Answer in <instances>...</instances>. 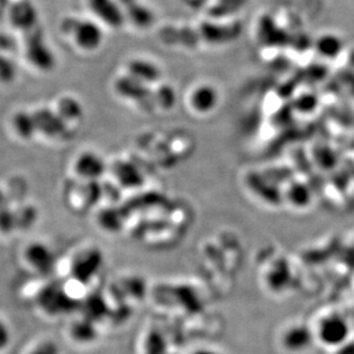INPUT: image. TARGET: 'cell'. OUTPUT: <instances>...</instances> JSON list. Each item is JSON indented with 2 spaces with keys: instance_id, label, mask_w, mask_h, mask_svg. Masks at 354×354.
Listing matches in <instances>:
<instances>
[{
  "instance_id": "obj_1",
  "label": "cell",
  "mask_w": 354,
  "mask_h": 354,
  "mask_svg": "<svg viewBox=\"0 0 354 354\" xmlns=\"http://www.w3.org/2000/svg\"><path fill=\"white\" fill-rule=\"evenodd\" d=\"M66 28L75 43L83 50H97L104 41V31L93 21L71 20Z\"/></svg>"
},
{
  "instance_id": "obj_2",
  "label": "cell",
  "mask_w": 354,
  "mask_h": 354,
  "mask_svg": "<svg viewBox=\"0 0 354 354\" xmlns=\"http://www.w3.org/2000/svg\"><path fill=\"white\" fill-rule=\"evenodd\" d=\"M350 324L341 315H329L321 321L317 327V338L324 345L337 348L344 344L350 336Z\"/></svg>"
},
{
  "instance_id": "obj_3",
  "label": "cell",
  "mask_w": 354,
  "mask_h": 354,
  "mask_svg": "<svg viewBox=\"0 0 354 354\" xmlns=\"http://www.w3.org/2000/svg\"><path fill=\"white\" fill-rule=\"evenodd\" d=\"M94 15L111 28H120L127 20L125 13L118 0H88Z\"/></svg>"
},
{
  "instance_id": "obj_4",
  "label": "cell",
  "mask_w": 354,
  "mask_h": 354,
  "mask_svg": "<svg viewBox=\"0 0 354 354\" xmlns=\"http://www.w3.org/2000/svg\"><path fill=\"white\" fill-rule=\"evenodd\" d=\"M24 259L28 266L34 268L35 271H46L53 263V256L47 245L41 243H32L28 245L24 251Z\"/></svg>"
},
{
  "instance_id": "obj_5",
  "label": "cell",
  "mask_w": 354,
  "mask_h": 354,
  "mask_svg": "<svg viewBox=\"0 0 354 354\" xmlns=\"http://www.w3.org/2000/svg\"><path fill=\"white\" fill-rule=\"evenodd\" d=\"M75 167L80 177L94 180L104 174L106 165L104 160L99 155L94 153H85L77 158Z\"/></svg>"
},
{
  "instance_id": "obj_6",
  "label": "cell",
  "mask_w": 354,
  "mask_h": 354,
  "mask_svg": "<svg viewBox=\"0 0 354 354\" xmlns=\"http://www.w3.org/2000/svg\"><path fill=\"white\" fill-rule=\"evenodd\" d=\"M282 342H283L284 348L289 351H304L311 345V331L304 326H294L284 333Z\"/></svg>"
},
{
  "instance_id": "obj_7",
  "label": "cell",
  "mask_w": 354,
  "mask_h": 354,
  "mask_svg": "<svg viewBox=\"0 0 354 354\" xmlns=\"http://www.w3.org/2000/svg\"><path fill=\"white\" fill-rule=\"evenodd\" d=\"M217 91L214 90V87L210 85H197L189 93V101L200 100V99L201 101L192 104L191 108L196 113H201V111L210 113L217 104L216 101L210 100H217Z\"/></svg>"
},
{
  "instance_id": "obj_8",
  "label": "cell",
  "mask_w": 354,
  "mask_h": 354,
  "mask_svg": "<svg viewBox=\"0 0 354 354\" xmlns=\"http://www.w3.org/2000/svg\"><path fill=\"white\" fill-rule=\"evenodd\" d=\"M37 125V130H44V132L50 136H57V134L64 133V125L62 118L57 115L50 113V111H40L34 116Z\"/></svg>"
},
{
  "instance_id": "obj_9",
  "label": "cell",
  "mask_w": 354,
  "mask_h": 354,
  "mask_svg": "<svg viewBox=\"0 0 354 354\" xmlns=\"http://www.w3.org/2000/svg\"><path fill=\"white\" fill-rule=\"evenodd\" d=\"M28 55L32 64L39 68H43V69L52 67V64H53L52 62H54L50 50H47L45 44L43 45L39 41H35L34 45H31L30 48L28 50Z\"/></svg>"
},
{
  "instance_id": "obj_10",
  "label": "cell",
  "mask_w": 354,
  "mask_h": 354,
  "mask_svg": "<svg viewBox=\"0 0 354 354\" xmlns=\"http://www.w3.org/2000/svg\"><path fill=\"white\" fill-rule=\"evenodd\" d=\"M13 127L17 134L22 138H31L37 131V125L34 116L27 113H19L13 118Z\"/></svg>"
},
{
  "instance_id": "obj_11",
  "label": "cell",
  "mask_w": 354,
  "mask_h": 354,
  "mask_svg": "<svg viewBox=\"0 0 354 354\" xmlns=\"http://www.w3.org/2000/svg\"><path fill=\"white\" fill-rule=\"evenodd\" d=\"M12 19L15 26H21V27L28 26L34 21L36 22V10L31 6L30 3L24 1L13 8Z\"/></svg>"
},
{
  "instance_id": "obj_12",
  "label": "cell",
  "mask_w": 354,
  "mask_h": 354,
  "mask_svg": "<svg viewBox=\"0 0 354 354\" xmlns=\"http://www.w3.org/2000/svg\"><path fill=\"white\" fill-rule=\"evenodd\" d=\"M10 327L7 326L6 322L0 320V352L6 350L7 346L10 345Z\"/></svg>"
},
{
  "instance_id": "obj_13",
  "label": "cell",
  "mask_w": 354,
  "mask_h": 354,
  "mask_svg": "<svg viewBox=\"0 0 354 354\" xmlns=\"http://www.w3.org/2000/svg\"><path fill=\"white\" fill-rule=\"evenodd\" d=\"M29 354H57L55 346L50 343H41L37 345Z\"/></svg>"
},
{
  "instance_id": "obj_14",
  "label": "cell",
  "mask_w": 354,
  "mask_h": 354,
  "mask_svg": "<svg viewBox=\"0 0 354 354\" xmlns=\"http://www.w3.org/2000/svg\"><path fill=\"white\" fill-rule=\"evenodd\" d=\"M194 354H221L219 352L214 351V350H198V351L195 352Z\"/></svg>"
},
{
  "instance_id": "obj_15",
  "label": "cell",
  "mask_w": 354,
  "mask_h": 354,
  "mask_svg": "<svg viewBox=\"0 0 354 354\" xmlns=\"http://www.w3.org/2000/svg\"><path fill=\"white\" fill-rule=\"evenodd\" d=\"M353 62H354V55H353Z\"/></svg>"
}]
</instances>
